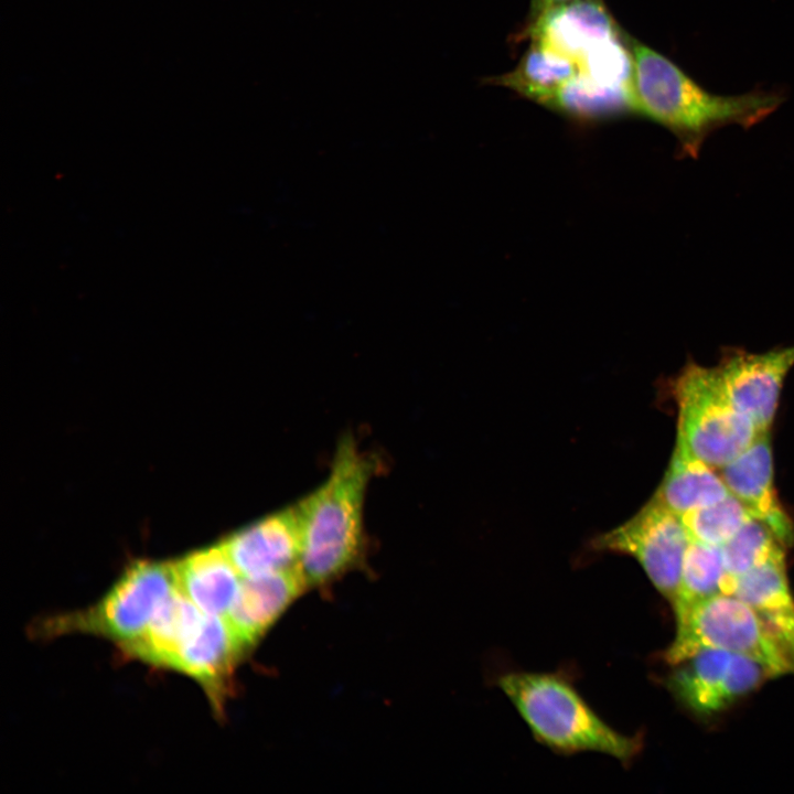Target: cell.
<instances>
[{"instance_id":"obj_1","label":"cell","mask_w":794,"mask_h":794,"mask_svg":"<svg viewBox=\"0 0 794 794\" xmlns=\"http://www.w3.org/2000/svg\"><path fill=\"white\" fill-rule=\"evenodd\" d=\"M631 51L636 112L669 129L680 150L694 158L712 131L733 124L750 128L784 101L775 90L712 94L654 49L631 39Z\"/></svg>"},{"instance_id":"obj_2","label":"cell","mask_w":794,"mask_h":794,"mask_svg":"<svg viewBox=\"0 0 794 794\" xmlns=\"http://www.w3.org/2000/svg\"><path fill=\"white\" fill-rule=\"evenodd\" d=\"M374 469L353 438L344 437L326 480L294 505L301 534L299 568L308 587L332 582L360 560L364 501Z\"/></svg>"},{"instance_id":"obj_3","label":"cell","mask_w":794,"mask_h":794,"mask_svg":"<svg viewBox=\"0 0 794 794\" xmlns=\"http://www.w3.org/2000/svg\"><path fill=\"white\" fill-rule=\"evenodd\" d=\"M497 686L535 740L555 752H597L625 764L642 749L640 736H625L610 727L558 674L511 672L498 677Z\"/></svg>"},{"instance_id":"obj_4","label":"cell","mask_w":794,"mask_h":794,"mask_svg":"<svg viewBox=\"0 0 794 794\" xmlns=\"http://www.w3.org/2000/svg\"><path fill=\"white\" fill-rule=\"evenodd\" d=\"M674 390L676 440L716 470L739 457L762 433L733 405L716 367L687 364Z\"/></svg>"},{"instance_id":"obj_5","label":"cell","mask_w":794,"mask_h":794,"mask_svg":"<svg viewBox=\"0 0 794 794\" xmlns=\"http://www.w3.org/2000/svg\"><path fill=\"white\" fill-rule=\"evenodd\" d=\"M674 640L664 653L677 665L702 650H722L761 663L772 677L794 673V662L759 614L733 594H717L675 618Z\"/></svg>"},{"instance_id":"obj_6","label":"cell","mask_w":794,"mask_h":794,"mask_svg":"<svg viewBox=\"0 0 794 794\" xmlns=\"http://www.w3.org/2000/svg\"><path fill=\"white\" fill-rule=\"evenodd\" d=\"M178 589L174 564L138 561L94 607L49 619L42 635L83 632L114 640L122 647L139 637Z\"/></svg>"},{"instance_id":"obj_7","label":"cell","mask_w":794,"mask_h":794,"mask_svg":"<svg viewBox=\"0 0 794 794\" xmlns=\"http://www.w3.org/2000/svg\"><path fill=\"white\" fill-rule=\"evenodd\" d=\"M690 540L682 517L654 494L626 522L593 537L590 547L634 558L654 588L672 603Z\"/></svg>"},{"instance_id":"obj_8","label":"cell","mask_w":794,"mask_h":794,"mask_svg":"<svg viewBox=\"0 0 794 794\" xmlns=\"http://www.w3.org/2000/svg\"><path fill=\"white\" fill-rule=\"evenodd\" d=\"M667 679L673 696L697 716H712L772 677L758 661L722 650H702L682 663Z\"/></svg>"},{"instance_id":"obj_9","label":"cell","mask_w":794,"mask_h":794,"mask_svg":"<svg viewBox=\"0 0 794 794\" xmlns=\"http://www.w3.org/2000/svg\"><path fill=\"white\" fill-rule=\"evenodd\" d=\"M794 366V345L765 353L732 351L716 367L733 405L760 432L773 423L780 393Z\"/></svg>"},{"instance_id":"obj_10","label":"cell","mask_w":794,"mask_h":794,"mask_svg":"<svg viewBox=\"0 0 794 794\" xmlns=\"http://www.w3.org/2000/svg\"><path fill=\"white\" fill-rule=\"evenodd\" d=\"M729 492L763 522L784 546H794V521L775 487L770 431L762 432L739 457L717 470Z\"/></svg>"},{"instance_id":"obj_11","label":"cell","mask_w":794,"mask_h":794,"mask_svg":"<svg viewBox=\"0 0 794 794\" xmlns=\"http://www.w3.org/2000/svg\"><path fill=\"white\" fill-rule=\"evenodd\" d=\"M246 650L225 616L203 614L170 668L197 680L219 709Z\"/></svg>"},{"instance_id":"obj_12","label":"cell","mask_w":794,"mask_h":794,"mask_svg":"<svg viewBox=\"0 0 794 794\" xmlns=\"http://www.w3.org/2000/svg\"><path fill=\"white\" fill-rule=\"evenodd\" d=\"M221 546L243 578L299 566L301 534L296 507L256 522Z\"/></svg>"},{"instance_id":"obj_13","label":"cell","mask_w":794,"mask_h":794,"mask_svg":"<svg viewBox=\"0 0 794 794\" xmlns=\"http://www.w3.org/2000/svg\"><path fill=\"white\" fill-rule=\"evenodd\" d=\"M307 588L308 584L299 566L243 578L238 592L224 616L248 648Z\"/></svg>"},{"instance_id":"obj_14","label":"cell","mask_w":794,"mask_h":794,"mask_svg":"<svg viewBox=\"0 0 794 794\" xmlns=\"http://www.w3.org/2000/svg\"><path fill=\"white\" fill-rule=\"evenodd\" d=\"M732 594L748 603L794 662V600L791 593L784 547L742 575Z\"/></svg>"},{"instance_id":"obj_15","label":"cell","mask_w":794,"mask_h":794,"mask_svg":"<svg viewBox=\"0 0 794 794\" xmlns=\"http://www.w3.org/2000/svg\"><path fill=\"white\" fill-rule=\"evenodd\" d=\"M174 566L178 589L204 614L227 613L243 577L221 544L189 555Z\"/></svg>"},{"instance_id":"obj_16","label":"cell","mask_w":794,"mask_h":794,"mask_svg":"<svg viewBox=\"0 0 794 794\" xmlns=\"http://www.w3.org/2000/svg\"><path fill=\"white\" fill-rule=\"evenodd\" d=\"M679 516L730 494L718 471L676 440L664 479L654 493Z\"/></svg>"},{"instance_id":"obj_17","label":"cell","mask_w":794,"mask_h":794,"mask_svg":"<svg viewBox=\"0 0 794 794\" xmlns=\"http://www.w3.org/2000/svg\"><path fill=\"white\" fill-rule=\"evenodd\" d=\"M203 614L176 589L162 604L144 632L124 648L131 656L143 662L170 668Z\"/></svg>"},{"instance_id":"obj_18","label":"cell","mask_w":794,"mask_h":794,"mask_svg":"<svg viewBox=\"0 0 794 794\" xmlns=\"http://www.w3.org/2000/svg\"><path fill=\"white\" fill-rule=\"evenodd\" d=\"M723 576L721 547L690 540L683 560L677 591L670 603L675 618L722 593Z\"/></svg>"},{"instance_id":"obj_19","label":"cell","mask_w":794,"mask_h":794,"mask_svg":"<svg viewBox=\"0 0 794 794\" xmlns=\"http://www.w3.org/2000/svg\"><path fill=\"white\" fill-rule=\"evenodd\" d=\"M721 547L725 576L722 593L732 594L736 581L784 547L761 521L750 517Z\"/></svg>"},{"instance_id":"obj_20","label":"cell","mask_w":794,"mask_h":794,"mask_svg":"<svg viewBox=\"0 0 794 794\" xmlns=\"http://www.w3.org/2000/svg\"><path fill=\"white\" fill-rule=\"evenodd\" d=\"M680 517L691 540L722 546L751 516L745 506L730 493L713 504Z\"/></svg>"},{"instance_id":"obj_21","label":"cell","mask_w":794,"mask_h":794,"mask_svg":"<svg viewBox=\"0 0 794 794\" xmlns=\"http://www.w3.org/2000/svg\"><path fill=\"white\" fill-rule=\"evenodd\" d=\"M575 1L578 0H530L529 15L524 30H527L528 28L534 25L554 9Z\"/></svg>"}]
</instances>
